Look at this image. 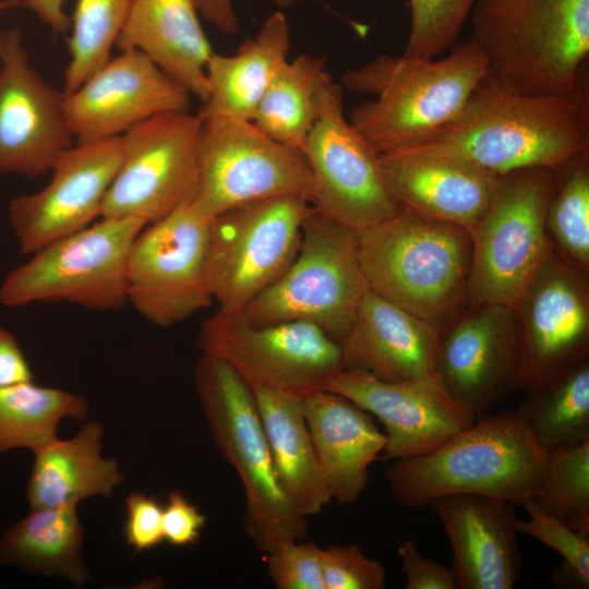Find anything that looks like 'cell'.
I'll return each mask as SVG.
<instances>
[{
	"label": "cell",
	"mask_w": 589,
	"mask_h": 589,
	"mask_svg": "<svg viewBox=\"0 0 589 589\" xmlns=\"http://www.w3.org/2000/svg\"><path fill=\"white\" fill-rule=\"evenodd\" d=\"M584 152H589L588 87L532 96L485 77L452 121L392 154L456 158L504 176L525 168H558Z\"/></svg>",
	"instance_id": "1"
},
{
	"label": "cell",
	"mask_w": 589,
	"mask_h": 589,
	"mask_svg": "<svg viewBox=\"0 0 589 589\" xmlns=\"http://www.w3.org/2000/svg\"><path fill=\"white\" fill-rule=\"evenodd\" d=\"M486 75V60L470 39L441 59L380 55L342 75L350 92L374 96L348 119L380 155L396 153L452 121Z\"/></svg>",
	"instance_id": "2"
},
{
	"label": "cell",
	"mask_w": 589,
	"mask_h": 589,
	"mask_svg": "<svg viewBox=\"0 0 589 589\" xmlns=\"http://www.w3.org/2000/svg\"><path fill=\"white\" fill-rule=\"evenodd\" d=\"M468 20L500 87L532 96L588 87L589 0H476Z\"/></svg>",
	"instance_id": "3"
},
{
	"label": "cell",
	"mask_w": 589,
	"mask_h": 589,
	"mask_svg": "<svg viewBox=\"0 0 589 589\" xmlns=\"http://www.w3.org/2000/svg\"><path fill=\"white\" fill-rule=\"evenodd\" d=\"M545 456L517 413L504 410L476 417L428 454L393 460L386 478L394 500L407 508L450 494L522 504L540 489Z\"/></svg>",
	"instance_id": "4"
},
{
	"label": "cell",
	"mask_w": 589,
	"mask_h": 589,
	"mask_svg": "<svg viewBox=\"0 0 589 589\" xmlns=\"http://www.w3.org/2000/svg\"><path fill=\"white\" fill-rule=\"evenodd\" d=\"M354 244L369 288L408 312L442 328L467 304L469 229L400 208Z\"/></svg>",
	"instance_id": "5"
},
{
	"label": "cell",
	"mask_w": 589,
	"mask_h": 589,
	"mask_svg": "<svg viewBox=\"0 0 589 589\" xmlns=\"http://www.w3.org/2000/svg\"><path fill=\"white\" fill-rule=\"evenodd\" d=\"M195 386L213 441L243 485L247 536L264 554L283 542L304 539L308 519L279 483L248 383L224 360L202 352Z\"/></svg>",
	"instance_id": "6"
},
{
	"label": "cell",
	"mask_w": 589,
	"mask_h": 589,
	"mask_svg": "<svg viewBox=\"0 0 589 589\" xmlns=\"http://www.w3.org/2000/svg\"><path fill=\"white\" fill-rule=\"evenodd\" d=\"M368 289L354 232L311 206L293 260L240 313L254 325L312 323L340 344Z\"/></svg>",
	"instance_id": "7"
},
{
	"label": "cell",
	"mask_w": 589,
	"mask_h": 589,
	"mask_svg": "<svg viewBox=\"0 0 589 589\" xmlns=\"http://www.w3.org/2000/svg\"><path fill=\"white\" fill-rule=\"evenodd\" d=\"M147 224L139 218H101L63 237L13 268L0 285V304L68 302L107 312L128 303L131 245Z\"/></svg>",
	"instance_id": "8"
},
{
	"label": "cell",
	"mask_w": 589,
	"mask_h": 589,
	"mask_svg": "<svg viewBox=\"0 0 589 589\" xmlns=\"http://www.w3.org/2000/svg\"><path fill=\"white\" fill-rule=\"evenodd\" d=\"M556 168H525L502 176L494 199L470 229L472 263L467 303L514 306L548 248L545 217Z\"/></svg>",
	"instance_id": "9"
},
{
	"label": "cell",
	"mask_w": 589,
	"mask_h": 589,
	"mask_svg": "<svg viewBox=\"0 0 589 589\" xmlns=\"http://www.w3.org/2000/svg\"><path fill=\"white\" fill-rule=\"evenodd\" d=\"M199 347L228 363L249 386L304 397L344 370L341 347L318 326L289 321L249 323L219 310L203 325Z\"/></svg>",
	"instance_id": "10"
},
{
	"label": "cell",
	"mask_w": 589,
	"mask_h": 589,
	"mask_svg": "<svg viewBox=\"0 0 589 589\" xmlns=\"http://www.w3.org/2000/svg\"><path fill=\"white\" fill-rule=\"evenodd\" d=\"M213 218L188 202L146 225L128 257V303L149 323L169 327L209 306L207 252Z\"/></svg>",
	"instance_id": "11"
},
{
	"label": "cell",
	"mask_w": 589,
	"mask_h": 589,
	"mask_svg": "<svg viewBox=\"0 0 589 589\" xmlns=\"http://www.w3.org/2000/svg\"><path fill=\"white\" fill-rule=\"evenodd\" d=\"M280 196L312 203L311 171L301 152L271 139L250 120H203L199 185L192 201L202 214L214 218Z\"/></svg>",
	"instance_id": "12"
},
{
	"label": "cell",
	"mask_w": 589,
	"mask_h": 589,
	"mask_svg": "<svg viewBox=\"0 0 589 589\" xmlns=\"http://www.w3.org/2000/svg\"><path fill=\"white\" fill-rule=\"evenodd\" d=\"M311 203L280 196L231 208L212 220L207 281L219 310L240 311L293 260Z\"/></svg>",
	"instance_id": "13"
},
{
	"label": "cell",
	"mask_w": 589,
	"mask_h": 589,
	"mask_svg": "<svg viewBox=\"0 0 589 589\" xmlns=\"http://www.w3.org/2000/svg\"><path fill=\"white\" fill-rule=\"evenodd\" d=\"M203 120L188 111L154 116L122 139V160L100 218H139L147 225L193 201L199 185Z\"/></svg>",
	"instance_id": "14"
},
{
	"label": "cell",
	"mask_w": 589,
	"mask_h": 589,
	"mask_svg": "<svg viewBox=\"0 0 589 589\" xmlns=\"http://www.w3.org/2000/svg\"><path fill=\"white\" fill-rule=\"evenodd\" d=\"M302 154L313 182L311 205L353 232L401 208L386 184L381 155L346 118L342 88L330 76Z\"/></svg>",
	"instance_id": "15"
},
{
	"label": "cell",
	"mask_w": 589,
	"mask_h": 589,
	"mask_svg": "<svg viewBox=\"0 0 589 589\" xmlns=\"http://www.w3.org/2000/svg\"><path fill=\"white\" fill-rule=\"evenodd\" d=\"M514 311L524 392L589 356L588 276L565 262L550 242Z\"/></svg>",
	"instance_id": "16"
},
{
	"label": "cell",
	"mask_w": 589,
	"mask_h": 589,
	"mask_svg": "<svg viewBox=\"0 0 589 589\" xmlns=\"http://www.w3.org/2000/svg\"><path fill=\"white\" fill-rule=\"evenodd\" d=\"M434 371L476 417L519 388L520 342L514 306L467 303L441 329Z\"/></svg>",
	"instance_id": "17"
},
{
	"label": "cell",
	"mask_w": 589,
	"mask_h": 589,
	"mask_svg": "<svg viewBox=\"0 0 589 589\" xmlns=\"http://www.w3.org/2000/svg\"><path fill=\"white\" fill-rule=\"evenodd\" d=\"M63 104V92L31 65L21 32L0 33V175L51 170L75 143Z\"/></svg>",
	"instance_id": "18"
},
{
	"label": "cell",
	"mask_w": 589,
	"mask_h": 589,
	"mask_svg": "<svg viewBox=\"0 0 589 589\" xmlns=\"http://www.w3.org/2000/svg\"><path fill=\"white\" fill-rule=\"evenodd\" d=\"M122 154L121 135L74 143L57 159L44 189L12 199L8 217L21 252L33 254L100 217Z\"/></svg>",
	"instance_id": "19"
},
{
	"label": "cell",
	"mask_w": 589,
	"mask_h": 589,
	"mask_svg": "<svg viewBox=\"0 0 589 589\" xmlns=\"http://www.w3.org/2000/svg\"><path fill=\"white\" fill-rule=\"evenodd\" d=\"M324 389L344 396L378 419L385 428L383 457L387 460L428 454L476 419L447 392L435 372L389 382L342 370Z\"/></svg>",
	"instance_id": "20"
},
{
	"label": "cell",
	"mask_w": 589,
	"mask_h": 589,
	"mask_svg": "<svg viewBox=\"0 0 589 589\" xmlns=\"http://www.w3.org/2000/svg\"><path fill=\"white\" fill-rule=\"evenodd\" d=\"M190 94L145 53L123 50L64 95L75 143L119 136L154 116L188 111Z\"/></svg>",
	"instance_id": "21"
},
{
	"label": "cell",
	"mask_w": 589,
	"mask_h": 589,
	"mask_svg": "<svg viewBox=\"0 0 589 589\" xmlns=\"http://www.w3.org/2000/svg\"><path fill=\"white\" fill-rule=\"evenodd\" d=\"M430 506L449 540L456 589H512L521 573L515 504L477 495L450 494Z\"/></svg>",
	"instance_id": "22"
},
{
	"label": "cell",
	"mask_w": 589,
	"mask_h": 589,
	"mask_svg": "<svg viewBox=\"0 0 589 589\" xmlns=\"http://www.w3.org/2000/svg\"><path fill=\"white\" fill-rule=\"evenodd\" d=\"M441 329L369 288L340 342L344 370L389 382L434 373Z\"/></svg>",
	"instance_id": "23"
},
{
	"label": "cell",
	"mask_w": 589,
	"mask_h": 589,
	"mask_svg": "<svg viewBox=\"0 0 589 589\" xmlns=\"http://www.w3.org/2000/svg\"><path fill=\"white\" fill-rule=\"evenodd\" d=\"M397 204L421 216L472 229L489 209L502 176L456 158L381 155Z\"/></svg>",
	"instance_id": "24"
},
{
	"label": "cell",
	"mask_w": 589,
	"mask_h": 589,
	"mask_svg": "<svg viewBox=\"0 0 589 589\" xmlns=\"http://www.w3.org/2000/svg\"><path fill=\"white\" fill-rule=\"evenodd\" d=\"M303 408L333 500L352 504L368 485L371 464L385 448V433L369 412L326 389L304 396Z\"/></svg>",
	"instance_id": "25"
},
{
	"label": "cell",
	"mask_w": 589,
	"mask_h": 589,
	"mask_svg": "<svg viewBox=\"0 0 589 589\" xmlns=\"http://www.w3.org/2000/svg\"><path fill=\"white\" fill-rule=\"evenodd\" d=\"M197 13L194 0H133L116 47L142 51L203 103L213 50Z\"/></svg>",
	"instance_id": "26"
},
{
	"label": "cell",
	"mask_w": 589,
	"mask_h": 589,
	"mask_svg": "<svg viewBox=\"0 0 589 589\" xmlns=\"http://www.w3.org/2000/svg\"><path fill=\"white\" fill-rule=\"evenodd\" d=\"M290 28L284 13L271 14L257 34L232 56L213 52L207 65L208 96L202 120L229 118L253 121L256 108L280 68L288 61Z\"/></svg>",
	"instance_id": "27"
},
{
	"label": "cell",
	"mask_w": 589,
	"mask_h": 589,
	"mask_svg": "<svg viewBox=\"0 0 589 589\" xmlns=\"http://www.w3.org/2000/svg\"><path fill=\"white\" fill-rule=\"evenodd\" d=\"M104 428L86 422L71 438H53L33 450L26 486L31 508L57 507L93 497L110 498L124 482L116 459L101 455Z\"/></svg>",
	"instance_id": "28"
},
{
	"label": "cell",
	"mask_w": 589,
	"mask_h": 589,
	"mask_svg": "<svg viewBox=\"0 0 589 589\" xmlns=\"http://www.w3.org/2000/svg\"><path fill=\"white\" fill-rule=\"evenodd\" d=\"M250 388L284 492L306 518L318 515L333 497L308 429L303 397Z\"/></svg>",
	"instance_id": "29"
},
{
	"label": "cell",
	"mask_w": 589,
	"mask_h": 589,
	"mask_svg": "<svg viewBox=\"0 0 589 589\" xmlns=\"http://www.w3.org/2000/svg\"><path fill=\"white\" fill-rule=\"evenodd\" d=\"M83 541L77 504L32 508L0 537V565L83 587L91 578L81 554Z\"/></svg>",
	"instance_id": "30"
},
{
	"label": "cell",
	"mask_w": 589,
	"mask_h": 589,
	"mask_svg": "<svg viewBox=\"0 0 589 589\" xmlns=\"http://www.w3.org/2000/svg\"><path fill=\"white\" fill-rule=\"evenodd\" d=\"M329 76L323 57L301 55L287 61L262 97L253 123L271 139L302 153Z\"/></svg>",
	"instance_id": "31"
},
{
	"label": "cell",
	"mask_w": 589,
	"mask_h": 589,
	"mask_svg": "<svg viewBox=\"0 0 589 589\" xmlns=\"http://www.w3.org/2000/svg\"><path fill=\"white\" fill-rule=\"evenodd\" d=\"M525 393L515 412L545 450L589 438V356Z\"/></svg>",
	"instance_id": "32"
},
{
	"label": "cell",
	"mask_w": 589,
	"mask_h": 589,
	"mask_svg": "<svg viewBox=\"0 0 589 589\" xmlns=\"http://www.w3.org/2000/svg\"><path fill=\"white\" fill-rule=\"evenodd\" d=\"M88 404L82 396L22 382L0 387V453L35 450L58 437L64 418L84 420Z\"/></svg>",
	"instance_id": "33"
},
{
	"label": "cell",
	"mask_w": 589,
	"mask_h": 589,
	"mask_svg": "<svg viewBox=\"0 0 589 589\" xmlns=\"http://www.w3.org/2000/svg\"><path fill=\"white\" fill-rule=\"evenodd\" d=\"M545 230L554 251L589 275V152L556 168Z\"/></svg>",
	"instance_id": "34"
},
{
	"label": "cell",
	"mask_w": 589,
	"mask_h": 589,
	"mask_svg": "<svg viewBox=\"0 0 589 589\" xmlns=\"http://www.w3.org/2000/svg\"><path fill=\"white\" fill-rule=\"evenodd\" d=\"M133 0H76L70 17L63 94L77 89L111 57Z\"/></svg>",
	"instance_id": "35"
},
{
	"label": "cell",
	"mask_w": 589,
	"mask_h": 589,
	"mask_svg": "<svg viewBox=\"0 0 589 589\" xmlns=\"http://www.w3.org/2000/svg\"><path fill=\"white\" fill-rule=\"evenodd\" d=\"M545 452L534 502L569 528L589 534V438Z\"/></svg>",
	"instance_id": "36"
},
{
	"label": "cell",
	"mask_w": 589,
	"mask_h": 589,
	"mask_svg": "<svg viewBox=\"0 0 589 589\" xmlns=\"http://www.w3.org/2000/svg\"><path fill=\"white\" fill-rule=\"evenodd\" d=\"M528 518L517 520L518 532L528 534L562 556L557 577L567 586L589 588V534L569 528L529 498L522 503Z\"/></svg>",
	"instance_id": "37"
},
{
	"label": "cell",
	"mask_w": 589,
	"mask_h": 589,
	"mask_svg": "<svg viewBox=\"0 0 589 589\" xmlns=\"http://www.w3.org/2000/svg\"><path fill=\"white\" fill-rule=\"evenodd\" d=\"M411 22L404 55L436 58L452 48L476 0H407Z\"/></svg>",
	"instance_id": "38"
},
{
	"label": "cell",
	"mask_w": 589,
	"mask_h": 589,
	"mask_svg": "<svg viewBox=\"0 0 589 589\" xmlns=\"http://www.w3.org/2000/svg\"><path fill=\"white\" fill-rule=\"evenodd\" d=\"M266 556L267 574L277 589H325L322 548L315 542L286 541Z\"/></svg>",
	"instance_id": "39"
},
{
	"label": "cell",
	"mask_w": 589,
	"mask_h": 589,
	"mask_svg": "<svg viewBox=\"0 0 589 589\" xmlns=\"http://www.w3.org/2000/svg\"><path fill=\"white\" fill-rule=\"evenodd\" d=\"M325 589H383L386 569L366 556L357 544H333L322 549Z\"/></svg>",
	"instance_id": "40"
},
{
	"label": "cell",
	"mask_w": 589,
	"mask_h": 589,
	"mask_svg": "<svg viewBox=\"0 0 589 589\" xmlns=\"http://www.w3.org/2000/svg\"><path fill=\"white\" fill-rule=\"evenodd\" d=\"M123 534L127 543L143 552L164 542L163 506L155 496L132 491L124 498Z\"/></svg>",
	"instance_id": "41"
},
{
	"label": "cell",
	"mask_w": 589,
	"mask_h": 589,
	"mask_svg": "<svg viewBox=\"0 0 589 589\" xmlns=\"http://www.w3.org/2000/svg\"><path fill=\"white\" fill-rule=\"evenodd\" d=\"M206 524V517L180 491L167 495L163 506L164 540L175 546L197 542Z\"/></svg>",
	"instance_id": "42"
},
{
	"label": "cell",
	"mask_w": 589,
	"mask_h": 589,
	"mask_svg": "<svg viewBox=\"0 0 589 589\" xmlns=\"http://www.w3.org/2000/svg\"><path fill=\"white\" fill-rule=\"evenodd\" d=\"M407 589H456L450 568L425 556L412 540L402 541L397 548Z\"/></svg>",
	"instance_id": "43"
},
{
	"label": "cell",
	"mask_w": 589,
	"mask_h": 589,
	"mask_svg": "<svg viewBox=\"0 0 589 589\" xmlns=\"http://www.w3.org/2000/svg\"><path fill=\"white\" fill-rule=\"evenodd\" d=\"M33 372L15 336L0 326V387L33 381Z\"/></svg>",
	"instance_id": "44"
},
{
	"label": "cell",
	"mask_w": 589,
	"mask_h": 589,
	"mask_svg": "<svg viewBox=\"0 0 589 589\" xmlns=\"http://www.w3.org/2000/svg\"><path fill=\"white\" fill-rule=\"evenodd\" d=\"M280 8L292 5L297 0H272ZM199 12L224 33H232L238 20L231 0H195Z\"/></svg>",
	"instance_id": "45"
},
{
	"label": "cell",
	"mask_w": 589,
	"mask_h": 589,
	"mask_svg": "<svg viewBox=\"0 0 589 589\" xmlns=\"http://www.w3.org/2000/svg\"><path fill=\"white\" fill-rule=\"evenodd\" d=\"M67 0H22V5L28 8L45 25L57 34L70 29V17L63 5Z\"/></svg>",
	"instance_id": "46"
},
{
	"label": "cell",
	"mask_w": 589,
	"mask_h": 589,
	"mask_svg": "<svg viewBox=\"0 0 589 589\" xmlns=\"http://www.w3.org/2000/svg\"><path fill=\"white\" fill-rule=\"evenodd\" d=\"M17 5H22V0H0V13Z\"/></svg>",
	"instance_id": "47"
},
{
	"label": "cell",
	"mask_w": 589,
	"mask_h": 589,
	"mask_svg": "<svg viewBox=\"0 0 589 589\" xmlns=\"http://www.w3.org/2000/svg\"><path fill=\"white\" fill-rule=\"evenodd\" d=\"M195 1V0H194Z\"/></svg>",
	"instance_id": "48"
}]
</instances>
